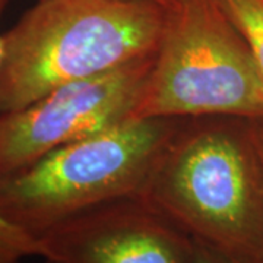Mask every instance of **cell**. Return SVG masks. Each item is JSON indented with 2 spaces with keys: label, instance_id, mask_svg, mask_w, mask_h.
I'll return each mask as SVG.
<instances>
[{
  "label": "cell",
  "instance_id": "obj_1",
  "mask_svg": "<svg viewBox=\"0 0 263 263\" xmlns=\"http://www.w3.org/2000/svg\"><path fill=\"white\" fill-rule=\"evenodd\" d=\"M196 245L263 263V164L254 120L180 119L138 195Z\"/></svg>",
  "mask_w": 263,
  "mask_h": 263
},
{
  "label": "cell",
  "instance_id": "obj_2",
  "mask_svg": "<svg viewBox=\"0 0 263 263\" xmlns=\"http://www.w3.org/2000/svg\"><path fill=\"white\" fill-rule=\"evenodd\" d=\"M164 19L154 0H38L3 34L0 114L154 56Z\"/></svg>",
  "mask_w": 263,
  "mask_h": 263
},
{
  "label": "cell",
  "instance_id": "obj_3",
  "mask_svg": "<svg viewBox=\"0 0 263 263\" xmlns=\"http://www.w3.org/2000/svg\"><path fill=\"white\" fill-rule=\"evenodd\" d=\"M161 41L130 120L263 119V84L222 0H170Z\"/></svg>",
  "mask_w": 263,
  "mask_h": 263
},
{
  "label": "cell",
  "instance_id": "obj_4",
  "mask_svg": "<svg viewBox=\"0 0 263 263\" xmlns=\"http://www.w3.org/2000/svg\"><path fill=\"white\" fill-rule=\"evenodd\" d=\"M180 119L127 120L57 148L0 180V211L29 234L86 209L138 196L149 170Z\"/></svg>",
  "mask_w": 263,
  "mask_h": 263
},
{
  "label": "cell",
  "instance_id": "obj_5",
  "mask_svg": "<svg viewBox=\"0 0 263 263\" xmlns=\"http://www.w3.org/2000/svg\"><path fill=\"white\" fill-rule=\"evenodd\" d=\"M155 54L59 86L22 110L0 114V180L57 148L130 120Z\"/></svg>",
  "mask_w": 263,
  "mask_h": 263
},
{
  "label": "cell",
  "instance_id": "obj_6",
  "mask_svg": "<svg viewBox=\"0 0 263 263\" xmlns=\"http://www.w3.org/2000/svg\"><path fill=\"white\" fill-rule=\"evenodd\" d=\"M44 263H195L197 245L138 196L65 219L38 237Z\"/></svg>",
  "mask_w": 263,
  "mask_h": 263
},
{
  "label": "cell",
  "instance_id": "obj_7",
  "mask_svg": "<svg viewBox=\"0 0 263 263\" xmlns=\"http://www.w3.org/2000/svg\"><path fill=\"white\" fill-rule=\"evenodd\" d=\"M227 12L243 34L263 84V0H222Z\"/></svg>",
  "mask_w": 263,
  "mask_h": 263
},
{
  "label": "cell",
  "instance_id": "obj_8",
  "mask_svg": "<svg viewBox=\"0 0 263 263\" xmlns=\"http://www.w3.org/2000/svg\"><path fill=\"white\" fill-rule=\"evenodd\" d=\"M28 257H40L38 238L10 222L0 211V263H22Z\"/></svg>",
  "mask_w": 263,
  "mask_h": 263
},
{
  "label": "cell",
  "instance_id": "obj_9",
  "mask_svg": "<svg viewBox=\"0 0 263 263\" xmlns=\"http://www.w3.org/2000/svg\"><path fill=\"white\" fill-rule=\"evenodd\" d=\"M195 263H237L231 259L226 257L224 254L214 252L211 249H206L203 246L197 245L196 256H195Z\"/></svg>",
  "mask_w": 263,
  "mask_h": 263
},
{
  "label": "cell",
  "instance_id": "obj_10",
  "mask_svg": "<svg viewBox=\"0 0 263 263\" xmlns=\"http://www.w3.org/2000/svg\"><path fill=\"white\" fill-rule=\"evenodd\" d=\"M254 139H256V145H257L263 164V119L254 120Z\"/></svg>",
  "mask_w": 263,
  "mask_h": 263
},
{
  "label": "cell",
  "instance_id": "obj_11",
  "mask_svg": "<svg viewBox=\"0 0 263 263\" xmlns=\"http://www.w3.org/2000/svg\"><path fill=\"white\" fill-rule=\"evenodd\" d=\"M6 2L8 0H0V13L5 9ZM3 56H5V40H3V35H0V66H2V62H3Z\"/></svg>",
  "mask_w": 263,
  "mask_h": 263
},
{
  "label": "cell",
  "instance_id": "obj_12",
  "mask_svg": "<svg viewBox=\"0 0 263 263\" xmlns=\"http://www.w3.org/2000/svg\"><path fill=\"white\" fill-rule=\"evenodd\" d=\"M154 2H157V3H160V5H162V6H165L170 0H154Z\"/></svg>",
  "mask_w": 263,
  "mask_h": 263
}]
</instances>
